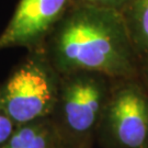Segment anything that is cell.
I'll use <instances>...</instances> for the list:
<instances>
[{"instance_id": "6da1fadb", "label": "cell", "mask_w": 148, "mask_h": 148, "mask_svg": "<svg viewBox=\"0 0 148 148\" xmlns=\"http://www.w3.org/2000/svg\"><path fill=\"white\" fill-rule=\"evenodd\" d=\"M52 56L65 71L133 73L136 51L121 12L73 3L53 29Z\"/></svg>"}, {"instance_id": "7a4b0ae2", "label": "cell", "mask_w": 148, "mask_h": 148, "mask_svg": "<svg viewBox=\"0 0 148 148\" xmlns=\"http://www.w3.org/2000/svg\"><path fill=\"white\" fill-rule=\"evenodd\" d=\"M52 101V81L38 59H29L20 66L0 90V111L18 124L44 115Z\"/></svg>"}, {"instance_id": "3957f363", "label": "cell", "mask_w": 148, "mask_h": 148, "mask_svg": "<svg viewBox=\"0 0 148 148\" xmlns=\"http://www.w3.org/2000/svg\"><path fill=\"white\" fill-rule=\"evenodd\" d=\"M74 0H20L0 35V49L33 46L53 31Z\"/></svg>"}, {"instance_id": "277c9868", "label": "cell", "mask_w": 148, "mask_h": 148, "mask_svg": "<svg viewBox=\"0 0 148 148\" xmlns=\"http://www.w3.org/2000/svg\"><path fill=\"white\" fill-rule=\"evenodd\" d=\"M110 122L117 140L127 148H143L148 138V102L136 88H125L114 98Z\"/></svg>"}, {"instance_id": "5b68a950", "label": "cell", "mask_w": 148, "mask_h": 148, "mask_svg": "<svg viewBox=\"0 0 148 148\" xmlns=\"http://www.w3.org/2000/svg\"><path fill=\"white\" fill-rule=\"evenodd\" d=\"M102 100L100 82L89 76H80L70 82L64 101L68 126L77 133L89 131L95 123Z\"/></svg>"}, {"instance_id": "8992f818", "label": "cell", "mask_w": 148, "mask_h": 148, "mask_svg": "<svg viewBox=\"0 0 148 148\" xmlns=\"http://www.w3.org/2000/svg\"><path fill=\"white\" fill-rule=\"evenodd\" d=\"M122 14L136 53L148 58V0H132Z\"/></svg>"}, {"instance_id": "52a82bcc", "label": "cell", "mask_w": 148, "mask_h": 148, "mask_svg": "<svg viewBox=\"0 0 148 148\" xmlns=\"http://www.w3.org/2000/svg\"><path fill=\"white\" fill-rule=\"evenodd\" d=\"M2 148H48L47 132L40 125L27 124L13 132Z\"/></svg>"}, {"instance_id": "ba28073f", "label": "cell", "mask_w": 148, "mask_h": 148, "mask_svg": "<svg viewBox=\"0 0 148 148\" xmlns=\"http://www.w3.org/2000/svg\"><path fill=\"white\" fill-rule=\"evenodd\" d=\"M131 1L132 0H74L73 3H81L103 9H111L122 13L124 9L131 3Z\"/></svg>"}, {"instance_id": "9c48e42d", "label": "cell", "mask_w": 148, "mask_h": 148, "mask_svg": "<svg viewBox=\"0 0 148 148\" xmlns=\"http://www.w3.org/2000/svg\"><path fill=\"white\" fill-rule=\"evenodd\" d=\"M14 122L0 111V145L5 144L14 132Z\"/></svg>"}]
</instances>
